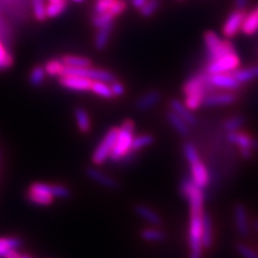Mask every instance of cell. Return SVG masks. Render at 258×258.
Masks as SVG:
<instances>
[{
	"mask_svg": "<svg viewBox=\"0 0 258 258\" xmlns=\"http://www.w3.org/2000/svg\"><path fill=\"white\" fill-rule=\"evenodd\" d=\"M140 235L144 241L148 242H163L166 240V233L163 230L156 228L155 226L154 227L143 229Z\"/></svg>",
	"mask_w": 258,
	"mask_h": 258,
	"instance_id": "f546056e",
	"label": "cell"
},
{
	"mask_svg": "<svg viewBox=\"0 0 258 258\" xmlns=\"http://www.w3.org/2000/svg\"><path fill=\"white\" fill-rule=\"evenodd\" d=\"M237 101V95L232 92H223V93H210L208 94L203 101V106L207 108L214 107H224L230 106Z\"/></svg>",
	"mask_w": 258,
	"mask_h": 258,
	"instance_id": "7c38bea8",
	"label": "cell"
},
{
	"mask_svg": "<svg viewBox=\"0 0 258 258\" xmlns=\"http://www.w3.org/2000/svg\"><path fill=\"white\" fill-rule=\"evenodd\" d=\"M184 156L190 166V180L201 189H205L210 181L209 171L206 165L200 160L196 147L190 142L184 143Z\"/></svg>",
	"mask_w": 258,
	"mask_h": 258,
	"instance_id": "3957f363",
	"label": "cell"
},
{
	"mask_svg": "<svg viewBox=\"0 0 258 258\" xmlns=\"http://www.w3.org/2000/svg\"><path fill=\"white\" fill-rule=\"evenodd\" d=\"M64 64L60 59H52L47 61L44 66V70L51 77H61L63 74Z\"/></svg>",
	"mask_w": 258,
	"mask_h": 258,
	"instance_id": "d6a6232c",
	"label": "cell"
},
{
	"mask_svg": "<svg viewBox=\"0 0 258 258\" xmlns=\"http://www.w3.org/2000/svg\"><path fill=\"white\" fill-rule=\"evenodd\" d=\"M240 67V58L237 53H230L223 56L221 58L209 61L206 67L208 75L217 74H232L233 71Z\"/></svg>",
	"mask_w": 258,
	"mask_h": 258,
	"instance_id": "8992f818",
	"label": "cell"
},
{
	"mask_svg": "<svg viewBox=\"0 0 258 258\" xmlns=\"http://www.w3.org/2000/svg\"><path fill=\"white\" fill-rule=\"evenodd\" d=\"M166 118L170 124L174 131L179 134L181 137H188L190 134V126L183 120L180 116H177L174 112L169 110L166 113Z\"/></svg>",
	"mask_w": 258,
	"mask_h": 258,
	"instance_id": "44dd1931",
	"label": "cell"
},
{
	"mask_svg": "<svg viewBox=\"0 0 258 258\" xmlns=\"http://www.w3.org/2000/svg\"><path fill=\"white\" fill-rule=\"evenodd\" d=\"M61 2V0H50V3H58Z\"/></svg>",
	"mask_w": 258,
	"mask_h": 258,
	"instance_id": "7dc6e473",
	"label": "cell"
},
{
	"mask_svg": "<svg viewBox=\"0 0 258 258\" xmlns=\"http://www.w3.org/2000/svg\"><path fill=\"white\" fill-rule=\"evenodd\" d=\"M112 30H113V22L99 28L98 34H97L96 39H95V47L97 48V50L102 51L106 48V46L109 42Z\"/></svg>",
	"mask_w": 258,
	"mask_h": 258,
	"instance_id": "603a6c76",
	"label": "cell"
},
{
	"mask_svg": "<svg viewBox=\"0 0 258 258\" xmlns=\"http://www.w3.org/2000/svg\"><path fill=\"white\" fill-rule=\"evenodd\" d=\"M181 192L189 205L190 217L188 226V258H203L204 247L201 244V228H203V214L205 194L192 183L190 177H184L181 182Z\"/></svg>",
	"mask_w": 258,
	"mask_h": 258,
	"instance_id": "6da1fadb",
	"label": "cell"
},
{
	"mask_svg": "<svg viewBox=\"0 0 258 258\" xmlns=\"http://www.w3.org/2000/svg\"><path fill=\"white\" fill-rule=\"evenodd\" d=\"M254 227H255V229L258 231V221H257V222H255V224H254Z\"/></svg>",
	"mask_w": 258,
	"mask_h": 258,
	"instance_id": "bcb514c9",
	"label": "cell"
},
{
	"mask_svg": "<svg viewBox=\"0 0 258 258\" xmlns=\"http://www.w3.org/2000/svg\"><path fill=\"white\" fill-rule=\"evenodd\" d=\"M241 31L246 36H253L258 31V8L246 13L242 23Z\"/></svg>",
	"mask_w": 258,
	"mask_h": 258,
	"instance_id": "7402d4cb",
	"label": "cell"
},
{
	"mask_svg": "<svg viewBox=\"0 0 258 258\" xmlns=\"http://www.w3.org/2000/svg\"><path fill=\"white\" fill-rule=\"evenodd\" d=\"M29 189L48 194V195L53 196L54 198L56 197V198L66 199V198L70 197V190L66 186H63V185H59V184L34 183V184H31Z\"/></svg>",
	"mask_w": 258,
	"mask_h": 258,
	"instance_id": "5bb4252c",
	"label": "cell"
},
{
	"mask_svg": "<svg viewBox=\"0 0 258 258\" xmlns=\"http://www.w3.org/2000/svg\"><path fill=\"white\" fill-rule=\"evenodd\" d=\"M214 91L208 82V74H197L191 76L183 86V93L185 95V106L190 111H196L203 107L205 97Z\"/></svg>",
	"mask_w": 258,
	"mask_h": 258,
	"instance_id": "7a4b0ae2",
	"label": "cell"
},
{
	"mask_svg": "<svg viewBox=\"0 0 258 258\" xmlns=\"http://www.w3.org/2000/svg\"><path fill=\"white\" fill-rule=\"evenodd\" d=\"M233 215H235L236 229L241 237H247L249 232L247 212L245 207L242 204H237L233 208Z\"/></svg>",
	"mask_w": 258,
	"mask_h": 258,
	"instance_id": "9a60e30c",
	"label": "cell"
},
{
	"mask_svg": "<svg viewBox=\"0 0 258 258\" xmlns=\"http://www.w3.org/2000/svg\"><path fill=\"white\" fill-rule=\"evenodd\" d=\"M67 2L66 0H61L58 3H50L45 8V14L46 18H56V16L60 15L67 8Z\"/></svg>",
	"mask_w": 258,
	"mask_h": 258,
	"instance_id": "836d02e7",
	"label": "cell"
},
{
	"mask_svg": "<svg viewBox=\"0 0 258 258\" xmlns=\"http://www.w3.org/2000/svg\"><path fill=\"white\" fill-rule=\"evenodd\" d=\"M247 4H248V0H235L236 9H239V10H245Z\"/></svg>",
	"mask_w": 258,
	"mask_h": 258,
	"instance_id": "7bdbcfd3",
	"label": "cell"
},
{
	"mask_svg": "<svg viewBox=\"0 0 258 258\" xmlns=\"http://www.w3.org/2000/svg\"><path fill=\"white\" fill-rule=\"evenodd\" d=\"M245 123V118L242 115H235L227 118L225 120V123L223 124L224 131L226 133H232V132H237L239 129L243 127Z\"/></svg>",
	"mask_w": 258,
	"mask_h": 258,
	"instance_id": "1f68e13d",
	"label": "cell"
},
{
	"mask_svg": "<svg viewBox=\"0 0 258 258\" xmlns=\"http://www.w3.org/2000/svg\"><path fill=\"white\" fill-rule=\"evenodd\" d=\"M22 246V240L16 237L0 238V257L5 258L11 249H18Z\"/></svg>",
	"mask_w": 258,
	"mask_h": 258,
	"instance_id": "d4e9b609",
	"label": "cell"
},
{
	"mask_svg": "<svg viewBox=\"0 0 258 258\" xmlns=\"http://www.w3.org/2000/svg\"><path fill=\"white\" fill-rule=\"evenodd\" d=\"M154 143V137L152 135H148V134H143V135H139L138 137H134L133 139V143H132V152H139L142 149H145L150 147Z\"/></svg>",
	"mask_w": 258,
	"mask_h": 258,
	"instance_id": "f1b7e54d",
	"label": "cell"
},
{
	"mask_svg": "<svg viewBox=\"0 0 258 258\" xmlns=\"http://www.w3.org/2000/svg\"><path fill=\"white\" fill-rule=\"evenodd\" d=\"M135 212L139 217H141L142 220L150 223L153 226H155V227H158V226L163 224V220H161L160 215L148 206L137 205L135 207Z\"/></svg>",
	"mask_w": 258,
	"mask_h": 258,
	"instance_id": "ffe728a7",
	"label": "cell"
},
{
	"mask_svg": "<svg viewBox=\"0 0 258 258\" xmlns=\"http://www.w3.org/2000/svg\"><path fill=\"white\" fill-rule=\"evenodd\" d=\"M74 2H76V3H82L83 0H74Z\"/></svg>",
	"mask_w": 258,
	"mask_h": 258,
	"instance_id": "c3c4849f",
	"label": "cell"
},
{
	"mask_svg": "<svg viewBox=\"0 0 258 258\" xmlns=\"http://www.w3.org/2000/svg\"><path fill=\"white\" fill-rule=\"evenodd\" d=\"M85 172L88 177H91L93 181L102 185L104 187H108L110 189L119 188V184L115 179H113L112 176L97 170V169H95L94 167H87Z\"/></svg>",
	"mask_w": 258,
	"mask_h": 258,
	"instance_id": "e0dca14e",
	"label": "cell"
},
{
	"mask_svg": "<svg viewBox=\"0 0 258 258\" xmlns=\"http://www.w3.org/2000/svg\"><path fill=\"white\" fill-rule=\"evenodd\" d=\"M117 133H118V128L116 127L109 129L108 133L103 137V139L101 140L98 147H97L92 156V160L94 164L102 165L110 158L113 147H114L115 144Z\"/></svg>",
	"mask_w": 258,
	"mask_h": 258,
	"instance_id": "ba28073f",
	"label": "cell"
},
{
	"mask_svg": "<svg viewBox=\"0 0 258 258\" xmlns=\"http://www.w3.org/2000/svg\"><path fill=\"white\" fill-rule=\"evenodd\" d=\"M227 140L237 145L240 150V154L244 159H249L252 157V152L258 149V141L252 138L245 133H241L239 131L227 133Z\"/></svg>",
	"mask_w": 258,
	"mask_h": 258,
	"instance_id": "9c48e42d",
	"label": "cell"
},
{
	"mask_svg": "<svg viewBox=\"0 0 258 258\" xmlns=\"http://www.w3.org/2000/svg\"><path fill=\"white\" fill-rule=\"evenodd\" d=\"M208 82L213 90H223L226 92L237 91L241 85L232 74L208 75Z\"/></svg>",
	"mask_w": 258,
	"mask_h": 258,
	"instance_id": "30bf717a",
	"label": "cell"
},
{
	"mask_svg": "<svg viewBox=\"0 0 258 258\" xmlns=\"http://www.w3.org/2000/svg\"><path fill=\"white\" fill-rule=\"evenodd\" d=\"M66 67H91L92 60L90 58L83 57V56H75V55H64L60 59Z\"/></svg>",
	"mask_w": 258,
	"mask_h": 258,
	"instance_id": "4316f807",
	"label": "cell"
},
{
	"mask_svg": "<svg viewBox=\"0 0 258 258\" xmlns=\"http://www.w3.org/2000/svg\"><path fill=\"white\" fill-rule=\"evenodd\" d=\"M20 258H31V257L29 255H27V254H23V255L20 256Z\"/></svg>",
	"mask_w": 258,
	"mask_h": 258,
	"instance_id": "f6af8a7d",
	"label": "cell"
},
{
	"mask_svg": "<svg viewBox=\"0 0 258 258\" xmlns=\"http://www.w3.org/2000/svg\"><path fill=\"white\" fill-rule=\"evenodd\" d=\"M204 43L209 61L221 58L223 56L235 53V46L228 40H222L214 31L209 30L204 35Z\"/></svg>",
	"mask_w": 258,
	"mask_h": 258,
	"instance_id": "5b68a950",
	"label": "cell"
},
{
	"mask_svg": "<svg viewBox=\"0 0 258 258\" xmlns=\"http://www.w3.org/2000/svg\"><path fill=\"white\" fill-rule=\"evenodd\" d=\"M159 7L158 0H147V3L140 9V13L144 18H149V16L154 14Z\"/></svg>",
	"mask_w": 258,
	"mask_h": 258,
	"instance_id": "8d00e7d4",
	"label": "cell"
},
{
	"mask_svg": "<svg viewBox=\"0 0 258 258\" xmlns=\"http://www.w3.org/2000/svg\"><path fill=\"white\" fill-rule=\"evenodd\" d=\"M161 99V94L158 91H150L136 101V109L140 112L151 110L159 103Z\"/></svg>",
	"mask_w": 258,
	"mask_h": 258,
	"instance_id": "ac0fdd59",
	"label": "cell"
},
{
	"mask_svg": "<svg viewBox=\"0 0 258 258\" xmlns=\"http://www.w3.org/2000/svg\"><path fill=\"white\" fill-rule=\"evenodd\" d=\"M115 16L112 15L110 12H104L101 14H95L93 19V25L97 28H100L109 23H112Z\"/></svg>",
	"mask_w": 258,
	"mask_h": 258,
	"instance_id": "d590c367",
	"label": "cell"
},
{
	"mask_svg": "<svg viewBox=\"0 0 258 258\" xmlns=\"http://www.w3.org/2000/svg\"><path fill=\"white\" fill-rule=\"evenodd\" d=\"M179 2H183V0H179Z\"/></svg>",
	"mask_w": 258,
	"mask_h": 258,
	"instance_id": "681fc988",
	"label": "cell"
},
{
	"mask_svg": "<svg viewBox=\"0 0 258 258\" xmlns=\"http://www.w3.org/2000/svg\"><path fill=\"white\" fill-rule=\"evenodd\" d=\"M115 0H97L95 6V14H101L108 12Z\"/></svg>",
	"mask_w": 258,
	"mask_h": 258,
	"instance_id": "ab89813d",
	"label": "cell"
},
{
	"mask_svg": "<svg viewBox=\"0 0 258 258\" xmlns=\"http://www.w3.org/2000/svg\"><path fill=\"white\" fill-rule=\"evenodd\" d=\"M62 76H79L86 79H90L92 81H101V82L111 83L115 81V76L107 70L101 69H93L91 67H66L64 66Z\"/></svg>",
	"mask_w": 258,
	"mask_h": 258,
	"instance_id": "52a82bcc",
	"label": "cell"
},
{
	"mask_svg": "<svg viewBox=\"0 0 258 258\" xmlns=\"http://www.w3.org/2000/svg\"><path fill=\"white\" fill-rule=\"evenodd\" d=\"M110 87L113 97H122L125 94V86L116 80L110 83Z\"/></svg>",
	"mask_w": 258,
	"mask_h": 258,
	"instance_id": "b9f144b4",
	"label": "cell"
},
{
	"mask_svg": "<svg viewBox=\"0 0 258 258\" xmlns=\"http://www.w3.org/2000/svg\"><path fill=\"white\" fill-rule=\"evenodd\" d=\"M75 116H76V120L78 127L80 129L81 133L83 134H87L91 132V119L90 116H88L87 112L85 109L78 107L75 109Z\"/></svg>",
	"mask_w": 258,
	"mask_h": 258,
	"instance_id": "484cf974",
	"label": "cell"
},
{
	"mask_svg": "<svg viewBox=\"0 0 258 258\" xmlns=\"http://www.w3.org/2000/svg\"><path fill=\"white\" fill-rule=\"evenodd\" d=\"M59 84L68 90L72 91H91L93 81L79 76H61L59 77Z\"/></svg>",
	"mask_w": 258,
	"mask_h": 258,
	"instance_id": "4fadbf2b",
	"label": "cell"
},
{
	"mask_svg": "<svg viewBox=\"0 0 258 258\" xmlns=\"http://www.w3.org/2000/svg\"><path fill=\"white\" fill-rule=\"evenodd\" d=\"M32 5H34V13L36 20L39 22H43L46 19L44 0H32Z\"/></svg>",
	"mask_w": 258,
	"mask_h": 258,
	"instance_id": "74e56055",
	"label": "cell"
},
{
	"mask_svg": "<svg viewBox=\"0 0 258 258\" xmlns=\"http://www.w3.org/2000/svg\"><path fill=\"white\" fill-rule=\"evenodd\" d=\"M245 15V10L239 9H236L228 15L223 26V34L226 38H233L238 35V32L241 30L242 23H243Z\"/></svg>",
	"mask_w": 258,
	"mask_h": 258,
	"instance_id": "8fae6325",
	"label": "cell"
},
{
	"mask_svg": "<svg viewBox=\"0 0 258 258\" xmlns=\"http://www.w3.org/2000/svg\"><path fill=\"white\" fill-rule=\"evenodd\" d=\"M169 107L170 110L174 112L177 116H180L183 120H185L189 126H195L198 123V119L196 115L194 114L192 111H190L185 103L181 102L179 99H171L169 102Z\"/></svg>",
	"mask_w": 258,
	"mask_h": 258,
	"instance_id": "2e32d148",
	"label": "cell"
},
{
	"mask_svg": "<svg viewBox=\"0 0 258 258\" xmlns=\"http://www.w3.org/2000/svg\"><path fill=\"white\" fill-rule=\"evenodd\" d=\"M232 76L238 81L240 84H243L249 81L255 80L258 78V66L244 68V69H237L232 72Z\"/></svg>",
	"mask_w": 258,
	"mask_h": 258,
	"instance_id": "cb8c5ba5",
	"label": "cell"
},
{
	"mask_svg": "<svg viewBox=\"0 0 258 258\" xmlns=\"http://www.w3.org/2000/svg\"><path fill=\"white\" fill-rule=\"evenodd\" d=\"M135 123L132 119H125L124 123L118 128L115 144L113 147L110 159L113 163H118L127 153L131 152L132 143L134 139Z\"/></svg>",
	"mask_w": 258,
	"mask_h": 258,
	"instance_id": "277c9868",
	"label": "cell"
},
{
	"mask_svg": "<svg viewBox=\"0 0 258 258\" xmlns=\"http://www.w3.org/2000/svg\"><path fill=\"white\" fill-rule=\"evenodd\" d=\"M201 244L204 248H210L213 244V224L209 213L203 214V228H201Z\"/></svg>",
	"mask_w": 258,
	"mask_h": 258,
	"instance_id": "d6986e66",
	"label": "cell"
},
{
	"mask_svg": "<svg viewBox=\"0 0 258 258\" xmlns=\"http://www.w3.org/2000/svg\"><path fill=\"white\" fill-rule=\"evenodd\" d=\"M45 77V70L42 66H36L31 70L29 76V82L32 86L38 87L43 83Z\"/></svg>",
	"mask_w": 258,
	"mask_h": 258,
	"instance_id": "e575fe53",
	"label": "cell"
},
{
	"mask_svg": "<svg viewBox=\"0 0 258 258\" xmlns=\"http://www.w3.org/2000/svg\"><path fill=\"white\" fill-rule=\"evenodd\" d=\"M145 3H147V0H132L133 6L136 8V9H138V10L141 9V8L145 5Z\"/></svg>",
	"mask_w": 258,
	"mask_h": 258,
	"instance_id": "ee69618b",
	"label": "cell"
},
{
	"mask_svg": "<svg viewBox=\"0 0 258 258\" xmlns=\"http://www.w3.org/2000/svg\"><path fill=\"white\" fill-rule=\"evenodd\" d=\"M236 249L243 258H258V253L254 251L251 246H248L245 243H242V242L236 245Z\"/></svg>",
	"mask_w": 258,
	"mask_h": 258,
	"instance_id": "f35d334b",
	"label": "cell"
},
{
	"mask_svg": "<svg viewBox=\"0 0 258 258\" xmlns=\"http://www.w3.org/2000/svg\"><path fill=\"white\" fill-rule=\"evenodd\" d=\"M91 91L96 95L102 97V98H106V99L113 98L111 87L106 82H101V81H93Z\"/></svg>",
	"mask_w": 258,
	"mask_h": 258,
	"instance_id": "4dcf8cb0",
	"label": "cell"
},
{
	"mask_svg": "<svg viewBox=\"0 0 258 258\" xmlns=\"http://www.w3.org/2000/svg\"><path fill=\"white\" fill-rule=\"evenodd\" d=\"M127 8V4L124 2V0H115V3L112 5V7L110 8V10L108 12H110L112 15L117 16L119 14H122Z\"/></svg>",
	"mask_w": 258,
	"mask_h": 258,
	"instance_id": "60d3db41",
	"label": "cell"
},
{
	"mask_svg": "<svg viewBox=\"0 0 258 258\" xmlns=\"http://www.w3.org/2000/svg\"><path fill=\"white\" fill-rule=\"evenodd\" d=\"M27 198L31 204L38 206H48L51 205L54 200V197L48 195V194L31 189H29L27 192Z\"/></svg>",
	"mask_w": 258,
	"mask_h": 258,
	"instance_id": "83f0119b",
	"label": "cell"
}]
</instances>
